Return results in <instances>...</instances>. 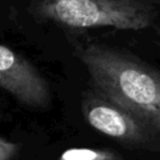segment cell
Here are the masks:
<instances>
[{
  "instance_id": "3957f363",
  "label": "cell",
  "mask_w": 160,
  "mask_h": 160,
  "mask_svg": "<svg viewBox=\"0 0 160 160\" xmlns=\"http://www.w3.org/2000/svg\"><path fill=\"white\" fill-rule=\"evenodd\" d=\"M81 112L96 131L135 150L160 152V134L136 115L90 86L81 96Z\"/></svg>"
},
{
  "instance_id": "6da1fadb",
  "label": "cell",
  "mask_w": 160,
  "mask_h": 160,
  "mask_svg": "<svg viewBox=\"0 0 160 160\" xmlns=\"http://www.w3.org/2000/svg\"><path fill=\"white\" fill-rule=\"evenodd\" d=\"M90 84L160 134V70L140 58L105 44L75 48Z\"/></svg>"
},
{
  "instance_id": "277c9868",
  "label": "cell",
  "mask_w": 160,
  "mask_h": 160,
  "mask_svg": "<svg viewBox=\"0 0 160 160\" xmlns=\"http://www.w3.org/2000/svg\"><path fill=\"white\" fill-rule=\"evenodd\" d=\"M0 89L35 109L50 105L51 90L41 72L21 54L0 45Z\"/></svg>"
},
{
  "instance_id": "7a4b0ae2",
  "label": "cell",
  "mask_w": 160,
  "mask_h": 160,
  "mask_svg": "<svg viewBox=\"0 0 160 160\" xmlns=\"http://www.w3.org/2000/svg\"><path fill=\"white\" fill-rule=\"evenodd\" d=\"M34 14L72 29L142 30L154 25L155 9L144 0H32Z\"/></svg>"
},
{
  "instance_id": "8992f818",
  "label": "cell",
  "mask_w": 160,
  "mask_h": 160,
  "mask_svg": "<svg viewBox=\"0 0 160 160\" xmlns=\"http://www.w3.org/2000/svg\"><path fill=\"white\" fill-rule=\"evenodd\" d=\"M20 150V145L0 138V160H14Z\"/></svg>"
},
{
  "instance_id": "5b68a950",
  "label": "cell",
  "mask_w": 160,
  "mask_h": 160,
  "mask_svg": "<svg viewBox=\"0 0 160 160\" xmlns=\"http://www.w3.org/2000/svg\"><path fill=\"white\" fill-rule=\"evenodd\" d=\"M59 160H122V156L111 149L70 148L59 156Z\"/></svg>"
}]
</instances>
